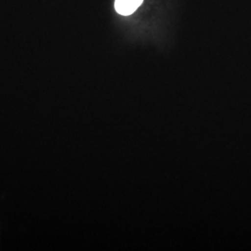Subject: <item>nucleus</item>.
I'll use <instances>...</instances> for the list:
<instances>
[{"label":"nucleus","mask_w":251,"mask_h":251,"mask_svg":"<svg viewBox=\"0 0 251 251\" xmlns=\"http://www.w3.org/2000/svg\"><path fill=\"white\" fill-rule=\"evenodd\" d=\"M144 0H116L115 8L120 15L127 16L138 9Z\"/></svg>","instance_id":"1"}]
</instances>
